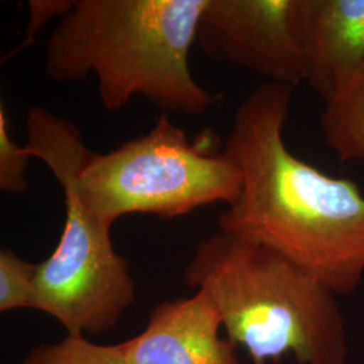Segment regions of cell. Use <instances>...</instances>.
<instances>
[{"mask_svg":"<svg viewBox=\"0 0 364 364\" xmlns=\"http://www.w3.org/2000/svg\"><path fill=\"white\" fill-rule=\"evenodd\" d=\"M293 87L264 82L235 112L225 150L242 173L219 230L272 248L338 296L364 278V195L293 154L284 139Z\"/></svg>","mask_w":364,"mask_h":364,"instance_id":"1","label":"cell"},{"mask_svg":"<svg viewBox=\"0 0 364 364\" xmlns=\"http://www.w3.org/2000/svg\"><path fill=\"white\" fill-rule=\"evenodd\" d=\"M208 0H75L53 30L45 70L55 82L97 78L117 111L135 96L165 112L204 115L216 97L192 76L189 54Z\"/></svg>","mask_w":364,"mask_h":364,"instance_id":"2","label":"cell"},{"mask_svg":"<svg viewBox=\"0 0 364 364\" xmlns=\"http://www.w3.org/2000/svg\"><path fill=\"white\" fill-rule=\"evenodd\" d=\"M183 279L212 299L251 363L347 364L338 294L272 248L218 230L197 245Z\"/></svg>","mask_w":364,"mask_h":364,"instance_id":"3","label":"cell"},{"mask_svg":"<svg viewBox=\"0 0 364 364\" xmlns=\"http://www.w3.org/2000/svg\"><path fill=\"white\" fill-rule=\"evenodd\" d=\"M92 216L111 230L132 213L174 219L212 204L227 207L242 189V173L215 132L191 141L166 114L153 129L99 154L88 151L76 177Z\"/></svg>","mask_w":364,"mask_h":364,"instance_id":"4","label":"cell"},{"mask_svg":"<svg viewBox=\"0 0 364 364\" xmlns=\"http://www.w3.org/2000/svg\"><path fill=\"white\" fill-rule=\"evenodd\" d=\"M297 9L299 0H208L196 42L215 61L294 87L306 77Z\"/></svg>","mask_w":364,"mask_h":364,"instance_id":"5","label":"cell"},{"mask_svg":"<svg viewBox=\"0 0 364 364\" xmlns=\"http://www.w3.org/2000/svg\"><path fill=\"white\" fill-rule=\"evenodd\" d=\"M221 329L215 302L197 290L158 304L144 331L119 344L126 364H240L237 346Z\"/></svg>","mask_w":364,"mask_h":364,"instance_id":"6","label":"cell"},{"mask_svg":"<svg viewBox=\"0 0 364 364\" xmlns=\"http://www.w3.org/2000/svg\"><path fill=\"white\" fill-rule=\"evenodd\" d=\"M306 77L328 100L364 64V0H299Z\"/></svg>","mask_w":364,"mask_h":364,"instance_id":"7","label":"cell"},{"mask_svg":"<svg viewBox=\"0 0 364 364\" xmlns=\"http://www.w3.org/2000/svg\"><path fill=\"white\" fill-rule=\"evenodd\" d=\"M321 130L341 162H364V64L326 100Z\"/></svg>","mask_w":364,"mask_h":364,"instance_id":"8","label":"cell"},{"mask_svg":"<svg viewBox=\"0 0 364 364\" xmlns=\"http://www.w3.org/2000/svg\"><path fill=\"white\" fill-rule=\"evenodd\" d=\"M19 364H126L120 344L103 346L85 336H72L41 344L27 352Z\"/></svg>","mask_w":364,"mask_h":364,"instance_id":"9","label":"cell"},{"mask_svg":"<svg viewBox=\"0 0 364 364\" xmlns=\"http://www.w3.org/2000/svg\"><path fill=\"white\" fill-rule=\"evenodd\" d=\"M38 263H30L11 248L0 251V312L36 309Z\"/></svg>","mask_w":364,"mask_h":364,"instance_id":"10","label":"cell"},{"mask_svg":"<svg viewBox=\"0 0 364 364\" xmlns=\"http://www.w3.org/2000/svg\"><path fill=\"white\" fill-rule=\"evenodd\" d=\"M25 146L14 142L10 120L4 105H0V191L6 193H23L27 191L26 170L28 159Z\"/></svg>","mask_w":364,"mask_h":364,"instance_id":"11","label":"cell"},{"mask_svg":"<svg viewBox=\"0 0 364 364\" xmlns=\"http://www.w3.org/2000/svg\"><path fill=\"white\" fill-rule=\"evenodd\" d=\"M75 0H30L28 1V23L26 26V33L23 41L14 48L11 52L9 53L6 57H3V63L6 60H10L15 54L22 52L27 49L34 41L49 21L53 18H64L66 14L69 13L73 7Z\"/></svg>","mask_w":364,"mask_h":364,"instance_id":"12","label":"cell"}]
</instances>
